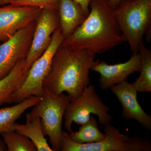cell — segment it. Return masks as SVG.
Wrapping results in <instances>:
<instances>
[{
	"mask_svg": "<svg viewBox=\"0 0 151 151\" xmlns=\"http://www.w3.org/2000/svg\"><path fill=\"white\" fill-rule=\"evenodd\" d=\"M110 89L122 104V117L127 120H136L144 129L150 130L151 116L141 107L138 101V92L132 83L124 81L111 86Z\"/></svg>",
	"mask_w": 151,
	"mask_h": 151,
	"instance_id": "cell-12",
	"label": "cell"
},
{
	"mask_svg": "<svg viewBox=\"0 0 151 151\" xmlns=\"http://www.w3.org/2000/svg\"><path fill=\"white\" fill-rule=\"evenodd\" d=\"M127 42L106 1L93 0L84 22L61 45L85 50L94 55L109 51Z\"/></svg>",
	"mask_w": 151,
	"mask_h": 151,
	"instance_id": "cell-1",
	"label": "cell"
},
{
	"mask_svg": "<svg viewBox=\"0 0 151 151\" xmlns=\"http://www.w3.org/2000/svg\"><path fill=\"white\" fill-rule=\"evenodd\" d=\"M8 151H36V147L30 139L24 135L12 131L1 134Z\"/></svg>",
	"mask_w": 151,
	"mask_h": 151,
	"instance_id": "cell-19",
	"label": "cell"
},
{
	"mask_svg": "<svg viewBox=\"0 0 151 151\" xmlns=\"http://www.w3.org/2000/svg\"><path fill=\"white\" fill-rule=\"evenodd\" d=\"M64 40L59 27L53 33L48 48L33 63L24 82L11 96L8 103L17 104L31 96H41L43 82L49 72L53 57Z\"/></svg>",
	"mask_w": 151,
	"mask_h": 151,
	"instance_id": "cell-6",
	"label": "cell"
},
{
	"mask_svg": "<svg viewBox=\"0 0 151 151\" xmlns=\"http://www.w3.org/2000/svg\"><path fill=\"white\" fill-rule=\"evenodd\" d=\"M25 60L19 62L9 73L0 79V106L8 103L11 96L24 82L28 72L25 69Z\"/></svg>",
	"mask_w": 151,
	"mask_h": 151,
	"instance_id": "cell-14",
	"label": "cell"
},
{
	"mask_svg": "<svg viewBox=\"0 0 151 151\" xmlns=\"http://www.w3.org/2000/svg\"><path fill=\"white\" fill-rule=\"evenodd\" d=\"M123 35L133 52H138L139 45L146 36L151 39V0H129L113 9Z\"/></svg>",
	"mask_w": 151,
	"mask_h": 151,
	"instance_id": "cell-3",
	"label": "cell"
},
{
	"mask_svg": "<svg viewBox=\"0 0 151 151\" xmlns=\"http://www.w3.org/2000/svg\"><path fill=\"white\" fill-rule=\"evenodd\" d=\"M95 55L85 50L60 45L53 57L44 89L59 94L65 92L71 100L90 84L89 71L96 63Z\"/></svg>",
	"mask_w": 151,
	"mask_h": 151,
	"instance_id": "cell-2",
	"label": "cell"
},
{
	"mask_svg": "<svg viewBox=\"0 0 151 151\" xmlns=\"http://www.w3.org/2000/svg\"><path fill=\"white\" fill-rule=\"evenodd\" d=\"M59 27L58 12L43 9L36 19L31 45L25 60L24 67L29 70L33 63L48 48L53 33Z\"/></svg>",
	"mask_w": 151,
	"mask_h": 151,
	"instance_id": "cell-9",
	"label": "cell"
},
{
	"mask_svg": "<svg viewBox=\"0 0 151 151\" xmlns=\"http://www.w3.org/2000/svg\"><path fill=\"white\" fill-rule=\"evenodd\" d=\"M42 10L37 7L16 6L10 4L0 7V42L8 40L34 22Z\"/></svg>",
	"mask_w": 151,
	"mask_h": 151,
	"instance_id": "cell-10",
	"label": "cell"
},
{
	"mask_svg": "<svg viewBox=\"0 0 151 151\" xmlns=\"http://www.w3.org/2000/svg\"><path fill=\"white\" fill-rule=\"evenodd\" d=\"M138 52L141 60L140 74L132 84L138 92H151V51L146 47L143 41L139 44Z\"/></svg>",
	"mask_w": 151,
	"mask_h": 151,
	"instance_id": "cell-17",
	"label": "cell"
},
{
	"mask_svg": "<svg viewBox=\"0 0 151 151\" xmlns=\"http://www.w3.org/2000/svg\"><path fill=\"white\" fill-rule=\"evenodd\" d=\"M129 0H108L107 3L108 6L112 9L116 8L121 3Z\"/></svg>",
	"mask_w": 151,
	"mask_h": 151,
	"instance_id": "cell-22",
	"label": "cell"
},
{
	"mask_svg": "<svg viewBox=\"0 0 151 151\" xmlns=\"http://www.w3.org/2000/svg\"><path fill=\"white\" fill-rule=\"evenodd\" d=\"M59 0H10V4L16 6L37 7L58 11Z\"/></svg>",
	"mask_w": 151,
	"mask_h": 151,
	"instance_id": "cell-20",
	"label": "cell"
},
{
	"mask_svg": "<svg viewBox=\"0 0 151 151\" xmlns=\"http://www.w3.org/2000/svg\"><path fill=\"white\" fill-rule=\"evenodd\" d=\"M71 100V97L68 94H55L44 89L40 100L30 113L27 114V119L40 118L44 134L49 138L53 151L61 150L63 121Z\"/></svg>",
	"mask_w": 151,
	"mask_h": 151,
	"instance_id": "cell-4",
	"label": "cell"
},
{
	"mask_svg": "<svg viewBox=\"0 0 151 151\" xmlns=\"http://www.w3.org/2000/svg\"><path fill=\"white\" fill-rule=\"evenodd\" d=\"M74 1L81 6L86 14H89V4L90 2L93 0H74ZM103 1H106L107 2L108 0H103Z\"/></svg>",
	"mask_w": 151,
	"mask_h": 151,
	"instance_id": "cell-21",
	"label": "cell"
},
{
	"mask_svg": "<svg viewBox=\"0 0 151 151\" xmlns=\"http://www.w3.org/2000/svg\"><path fill=\"white\" fill-rule=\"evenodd\" d=\"M110 111V108L103 103L94 86L89 84L68 105L64 116V127L70 133L73 123L82 125L89 120L92 114L98 116L99 123L105 126L110 124L113 119V116L108 113Z\"/></svg>",
	"mask_w": 151,
	"mask_h": 151,
	"instance_id": "cell-7",
	"label": "cell"
},
{
	"mask_svg": "<svg viewBox=\"0 0 151 151\" xmlns=\"http://www.w3.org/2000/svg\"><path fill=\"white\" fill-rule=\"evenodd\" d=\"M14 130L29 138L35 145L37 151H53L44 134L40 117L32 119H26L25 124L15 123Z\"/></svg>",
	"mask_w": 151,
	"mask_h": 151,
	"instance_id": "cell-16",
	"label": "cell"
},
{
	"mask_svg": "<svg viewBox=\"0 0 151 151\" xmlns=\"http://www.w3.org/2000/svg\"><path fill=\"white\" fill-rule=\"evenodd\" d=\"M69 134L72 141L80 144L99 142L103 139L105 136V134L99 130L98 123L92 115L87 122L81 125L78 132L71 131Z\"/></svg>",
	"mask_w": 151,
	"mask_h": 151,
	"instance_id": "cell-18",
	"label": "cell"
},
{
	"mask_svg": "<svg viewBox=\"0 0 151 151\" xmlns=\"http://www.w3.org/2000/svg\"><path fill=\"white\" fill-rule=\"evenodd\" d=\"M105 137L102 140L90 144L73 142L69 134L62 133V151H151V142L138 136L129 137L120 132L110 124L105 126Z\"/></svg>",
	"mask_w": 151,
	"mask_h": 151,
	"instance_id": "cell-5",
	"label": "cell"
},
{
	"mask_svg": "<svg viewBox=\"0 0 151 151\" xmlns=\"http://www.w3.org/2000/svg\"><path fill=\"white\" fill-rule=\"evenodd\" d=\"M8 149L3 140L0 139V151H7Z\"/></svg>",
	"mask_w": 151,
	"mask_h": 151,
	"instance_id": "cell-23",
	"label": "cell"
},
{
	"mask_svg": "<svg viewBox=\"0 0 151 151\" xmlns=\"http://www.w3.org/2000/svg\"><path fill=\"white\" fill-rule=\"evenodd\" d=\"M10 0H0V6L9 4Z\"/></svg>",
	"mask_w": 151,
	"mask_h": 151,
	"instance_id": "cell-24",
	"label": "cell"
},
{
	"mask_svg": "<svg viewBox=\"0 0 151 151\" xmlns=\"http://www.w3.org/2000/svg\"><path fill=\"white\" fill-rule=\"evenodd\" d=\"M58 12L59 27L64 39L70 36L88 15L74 0H59Z\"/></svg>",
	"mask_w": 151,
	"mask_h": 151,
	"instance_id": "cell-13",
	"label": "cell"
},
{
	"mask_svg": "<svg viewBox=\"0 0 151 151\" xmlns=\"http://www.w3.org/2000/svg\"><path fill=\"white\" fill-rule=\"evenodd\" d=\"M40 97L31 96L12 107L0 109V134L13 131L14 125L27 109L34 107L40 100Z\"/></svg>",
	"mask_w": 151,
	"mask_h": 151,
	"instance_id": "cell-15",
	"label": "cell"
},
{
	"mask_svg": "<svg viewBox=\"0 0 151 151\" xmlns=\"http://www.w3.org/2000/svg\"><path fill=\"white\" fill-rule=\"evenodd\" d=\"M141 67L140 55L139 52H133L128 61L110 65L105 61L96 60L92 70L100 73L99 83L103 90L126 81L127 77L135 72H139Z\"/></svg>",
	"mask_w": 151,
	"mask_h": 151,
	"instance_id": "cell-11",
	"label": "cell"
},
{
	"mask_svg": "<svg viewBox=\"0 0 151 151\" xmlns=\"http://www.w3.org/2000/svg\"><path fill=\"white\" fill-rule=\"evenodd\" d=\"M36 20L0 44V79L26 58L32 42Z\"/></svg>",
	"mask_w": 151,
	"mask_h": 151,
	"instance_id": "cell-8",
	"label": "cell"
}]
</instances>
